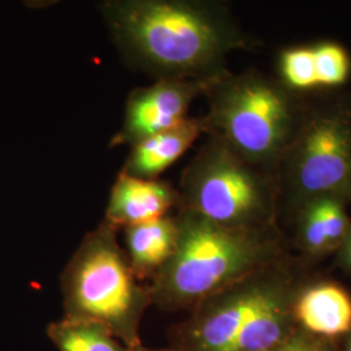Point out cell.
I'll return each instance as SVG.
<instances>
[{
    "instance_id": "cell-1",
    "label": "cell",
    "mask_w": 351,
    "mask_h": 351,
    "mask_svg": "<svg viewBox=\"0 0 351 351\" xmlns=\"http://www.w3.org/2000/svg\"><path fill=\"white\" fill-rule=\"evenodd\" d=\"M98 10L123 59L156 80H213L232 52L251 46L219 1L104 0Z\"/></svg>"
},
{
    "instance_id": "cell-2",
    "label": "cell",
    "mask_w": 351,
    "mask_h": 351,
    "mask_svg": "<svg viewBox=\"0 0 351 351\" xmlns=\"http://www.w3.org/2000/svg\"><path fill=\"white\" fill-rule=\"evenodd\" d=\"M177 245L147 285L152 304L177 311L285 258L278 226L226 228L184 207L175 213Z\"/></svg>"
},
{
    "instance_id": "cell-3",
    "label": "cell",
    "mask_w": 351,
    "mask_h": 351,
    "mask_svg": "<svg viewBox=\"0 0 351 351\" xmlns=\"http://www.w3.org/2000/svg\"><path fill=\"white\" fill-rule=\"evenodd\" d=\"M300 277L288 258L254 272L194 307L177 351H268L290 336Z\"/></svg>"
},
{
    "instance_id": "cell-4",
    "label": "cell",
    "mask_w": 351,
    "mask_h": 351,
    "mask_svg": "<svg viewBox=\"0 0 351 351\" xmlns=\"http://www.w3.org/2000/svg\"><path fill=\"white\" fill-rule=\"evenodd\" d=\"M204 134L226 142L247 162L276 173L307 106L278 78L226 71L207 82Z\"/></svg>"
},
{
    "instance_id": "cell-5",
    "label": "cell",
    "mask_w": 351,
    "mask_h": 351,
    "mask_svg": "<svg viewBox=\"0 0 351 351\" xmlns=\"http://www.w3.org/2000/svg\"><path fill=\"white\" fill-rule=\"evenodd\" d=\"M117 232L101 221L68 261L60 275L64 317L95 322L136 350L142 346L141 323L152 301L149 287L134 276Z\"/></svg>"
},
{
    "instance_id": "cell-6",
    "label": "cell",
    "mask_w": 351,
    "mask_h": 351,
    "mask_svg": "<svg viewBox=\"0 0 351 351\" xmlns=\"http://www.w3.org/2000/svg\"><path fill=\"white\" fill-rule=\"evenodd\" d=\"M181 206L226 228L276 226V173L247 162L226 142L207 136L178 185Z\"/></svg>"
},
{
    "instance_id": "cell-7",
    "label": "cell",
    "mask_w": 351,
    "mask_h": 351,
    "mask_svg": "<svg viewBox=\"0 0 351 351\" xmlns=\"http://www.w3.org/2000/svg\"><path fill=\"white\" fill-rule=\"evenodd\" d=\"M280 202L294 213L316 197H339L351 206V101L307 107L276 169Z\"/></svg>"
},
{
    "instance_id": "cell-8",
    "label": "cell",
    "mask_w": 351,
    "mask_h": 351,
    "mask_svg": "<svg viewBox=\"0 0 351 351\" xmlns=\"http://www.w3.org/2000/svg\"><path fill=\"white\" fill-rule=\"evenodd\" d=\"M208 81L165 78L132 90L126 99L123 123L110 139L108 147H133L181 124L188 119L193 101L204 95Z\"/></svg>"
},
{
    "instance_id": "cell-9",
    "label": "cell",
    "mask_w": 351,
    "mask_h": 351,
    "mask_svg": "<svg viewBox=\"0 0 351 351\" xmlns=\"http://www.w3.org/2000/svg\"><path fill=\"white\" fill-rule=\"evenodd\" d=\"M178 189L160 178L145 180L119 172L113 182L104 220L113 229L149 223L177 211Z\"/></svg>"
},
{
    "instance_id": "cell-10",
    "label": "cell",
    "mask_w": 351,
    "mask_h": 351,
    "mask_svg": "<svg viewBox=\"0 0 351 351\" xmlns=\"http://www.w3.org/2000/svg\"><path fill=\"white\" fill-rule=\"evenodd\" d=\"M293 317L302 330L336 339L351 332V295L336 282L322 281L302 287L293 303Z\"/></svg>"
},
{
    "instance_id": "cell-11",
    "label": "cell",
    "mask_w": 351,
    "mask_h": 351,
    "mask_svg": "<svg viewBox=\"0 0 351 351\" xmlns=\"http://www.w3.org/2000/svg\"><path fill=\"white\" fill-rule=\"evenodd\" d=\"M350 204L339 197H316L294 210L298 245L308 256L339 251L351 226Z\"/></svg>"
},
{
    "instance_id": "cell-12",
    "label": "cell",
    "mask_w": 351,
    "mask_h": 351,
    "mask_svg": "<svg viewBox=\"0 0 351 351\" xmlns=\"http://www.w3.org/2000/svg\"><path fill=\"white\" fill-rule=\"evenodd\" d=\"M204 134L201 117H188L181 124L158 133L130 147L121 171L145 180L160 178L164 172Z\"/></svg>"
},
{
    "instance_id": "cell-13",
    "label": "cell",
    "mask_w": 351,
    "mask_h": 351,
    "mask_svg": "<svg viewBox=\"0 0 351 351\" xmlns=\"http://www.w3.org/2000/svg\"><path fill=\"white\" fill-rule=\"evenodd\" d=\"M175 213L162 219L124 228L125 252L139 281L150 280L169 262L177 245Z\"/></svg>"
},
{
    "instance_id": "cell-14",
    "label": "cell",
    "mask_w": 351,
    "mask_h": 351,
    "mask_svg": "<svg viewBox=\"0 0 351 351\" xmlns=\"http://www.w3.org/2000/svg\"><path fill=\"white\" fill-rule=\"evenodd\" d=\"M59 351H132L104 326L88 320L63 317L47 328Z\"/></svg>"
},
{
    "instance_id": "cell-15",
    "label": "cell",
    "mask_w": 351,
    "mask_h": 351,
    "mask_svg": "<svg viewBox=\"0 0 351 351\" xmlns=\"http://www.w3.org/2000/svg\"><path fill=\"white\" fill-rule=\"evenodd\" d=\"M278 80L298 95L317 90L313 46H294L281 51L278 58Z\"/></svg>"
},
{
    "instance_id": "cell-16",
    "label": "cell",
    "mask_w": 351,
    "mask_h": 351,
    "mask_svg": "<svg viewBox=\"0 0 351 351\" xmlns=\"http://www.w3.org/2000/svg\"><path fill=\"white\" fill-rule=\"evenodd\" d=\"M319 88L343 86L351 75V58L348 50L336 42L313 45Z\"/></svg>"
},
{
    "instance_id": "cell-17",
    "label": "cell",
    "mask_w": 351,
    "mask_h": 351,
    "mask_svg": "<svg viewBox=\"0 0 351 351\" xmlns=\"http://www.w3.org/2000/svg\"><path fill=\"white\" fill-rule=\"evenodd\" d=\"M322 339L302 329H295L290 336L268 351H315Z\"/></svg>"
},
{
    "instance_id": "cell-18",
    "label": "cell",
    "mask_w": 351,
    "mask_h": 351,
    "mask_svg": "<svg viewBox=\"0 0 351 351\" xmlns=\"http://www.w3.org/2000/svg\"><path fill=\"white\" fill-rule=\"evenodd\" d=\"M132 351H177L176 349H149V348H143V346H141L138 349H136V350Z\"/></svg>"
},
{
    "instance_id": "cell-19",
    "label": "cell",
    "mask_w": 351,
    "mask_h": 351,
    "mask_svg": "<svg viewBox=\"0 0 351 351\" xmlns=\"http://www.w3.org/2000/svg\"><path fill=\"white\" fill-rule=\"evenodd\" d=\"M343 243H348V245H351V226L350 229H349V233H348V236H346V239H345V242ZM342 243V245H343Z\"/></svg>"
},
{
    "instance_id": "cell-20",
    "label": "cell",
    "mask_w": 351,
    "mask_h": 351,
    "mask_svg": "<svg viewBox=\"0 0 351 351\" xmlns=\"http://www.w3.org/2000/svg\"><path fill=\"white\" fill-rule=\"evenodd\" d=\"M350 336H349V339H348V343H346V349L345 350L346 351H351V332L349 333Z\"/></svg>"
}]
</instances>
